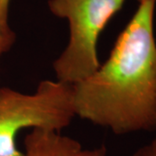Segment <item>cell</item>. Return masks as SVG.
<instances>
[{"label": "cell", "instance_id": "cell-1", "mask_svg": "<svg viewBox=\"0 0 156 156\" xmlns=\"http://www.w3.org/2000/svg\"><path fill=\"white\" fill-rule=\"evenodd\" d=\"M156 0H144L108 58L72 86L76 116L115 134L156 130Z\"/></svg>", "mask_w": 156, "mask_h": 156}, {"label": "cell", "instance_id": "cell-2", "mask_svg": "<svg viewBox=\"0 0 156 156\" xmlns=\"http://www.w3.org/2000/svg\"><path fill=\"white\" fill-rule=\"evenodd\" d=\"M125 1L49 0L50 12L66 19L69 29L67 46L53 62L57 81L73 86L99 68L98 39Z\"/></svg>", "mask_w": 156, "mask_h": 156}, {"label": "cell", "instance_id": "cell-3", "mask_svg": "<svg viewBox=\"0 0 156 156\" xmlns=\"http://www.w3.org/2000/svg\"><path fill=\"white\" fill-rule=\"evenodd\" d=\"M75 117L71 85L44 80L31 94L0 88V156L23 155L16 142L23 129L61 132Z\"/></svg>", "mask_w": 156, "mask_h": 156}, {"label": "cell", "instance_id": "cell-4", "mask_svg": "<svg viewBox=\"0 0 156 156\" xmlns=\"http://www.w3.org/2000/svg\"><path fill=\"white\" fill-rule=\"evenodd\" d=\"M23 156H97L98 148L85 149L76 140L60 131L34 128L24 139Z\"/></svg>", "mask_w": 156, "mask_h": 156}, {"label": "cell", "instance_id": "cell-5", "mask_svg": "<svg viewBox=\"0 0 156 156\" xmlns=\"http://www.w3.org/2000/svg\"><path fill=\"white\" fill-rule=\"evenodd\" d=\"M16 42V33L10 27L0 29V58L12 47Z\"/></svg>", "mask_w": 156, "mask_h": 156}, {"label": "cell", "instance_id": "cell-6", "mask_svg": "<svg viewBox=\"0 0 156 156\" xmlns=\"http://www.w3.org/2000/svg\"><path fill=\"white\" fill-rule=\"evenodd\" d=\"M11 0H0V29L10 28L9 8Z\"/></svg>", "mask_w": 156, "mask_h": 156}, {"label": "cell", "instance_id": "cell-7", "mask_svg": "<svg viewBox=\"0 0 156 156\" xmlns=\"http://www.w3.org/2000/svg\"><path fill=\"white\" fill-rule=\"evenodd\" d=\"M132 156H156V136L149 143L138 148Z\"/></svg>", "mask_w": 156, "mask_h": 156}, {"label": "cell", "instance_id": "cell-8", "mask_svg": "<svg viewBox=\"0 0 156 156\" xmlns=\"http://www.w3.org/2000/svg\"><path fill=\"white\" fill-rule=\"evenodd\" d=\"M107 149L104 146H101V147H98V154L97 156H107Z\"/></svg>", "mask_w": 156, "mask_h": 156}, {"label": "cell", "instance_id": "cell-9", "mask_svg": "<svg viewBox=\"0 0 156 156\" xmlns=\"http://www.w3.org/2000/svg\"><path fill=\"white\" fill-rule=\"evenodd\" d=\"M141 1H144V0H138V2H139V3L140 2H141Z\"/></svg>", "mask_w": 156, "mask_h": 156}]
</instances>
